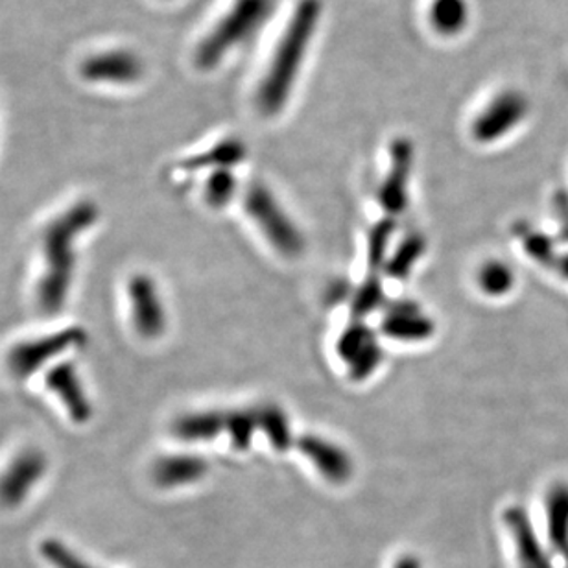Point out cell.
I'll return each mask as SVG.
<instances>
[{
    "mask_svg": "<svg viewBox=\"0 0 568 568\" xmlns=\"http://www.w3.org/2000/svg\"><path fill=\"white\" fill-rule=\"evenodd\" d=\"M383 356V349L375 339V342L367 345L366 349L362 351L361 355L356 356L355 361L347 364L349 366V377L355 383H364L381 367Z\"/></svg>",
    "mask_w": 568,
    "mask_h": 568,
    "instance_id": "cell-30",
    "label": "cell"
},
{
    "mask_svg": "<svg viewBox=\"0 0 568 568\" xmlns=\"http://www.w3.org/2000/svg\"><path fill=\"white\" fill-rule=\"evenodd\" d=\"M426 252V241L422 233H410L399 242V246L389 253L384 270L394 280H408L417 263Z\"/></svg>",
    "mask_w": 568,
    "mask_h": 568,
    "instance_id": "cell-20",
    "label": "cell"
},
{
    "mask_svg": "<svg viewBox=\"0 0 568 568\" xmlns=\"http://www.w3.org/2000/svg\"><path fill=\"white\" fill-rule=\"evenodd\" d=\"M44 384L61 400V405H63L72 422L83 425V423H88L91 419L93 406H91V400H89L88 394H85L82 378L78 375L74 364H71V362L55 364L47 373Z\"/></svg>",
    "mask_w": 568,
    "mask_h": 568,
    "instance_id": "cell-13",
    "label": "cell"
},
{
    "mask_svg": "<svg viewBox=\"0 0 568 568\" xmlns=\"http://www.w3.org/2000/svg\"><path fill=\"white\" fill-rule=\"evenodd\" d=\"M375 339H377L375 334H373L372 328L367 327L366 323L355 322L349 327L344 328V333L339 334L338 342H336V353H338L344 364H351Z\"/></svg>",
    "mask_w": 568,
    "mask_h": 568,
    "instance_id": "cell-26",
    "label": "cell"
},
{
    "mask_svg": "<svg viewBox=\"0 0 568 568\" xmlns=\"http://www.w3.org/2000/svg\"><path fill=\"white\" fill-rule=\"evenodd\" d=\"M258 430L257 419L253 410L225 412V432L230 436L231 445L239 453L252 447L255 432Z\"/></svg>",
    "mask_w": 568,
    "mask_h": 568,
    "instance_id": "cell-24",
    "label": "cell"
},
{
    "mask_svg": "<svg viewBox=\"0 0 568 568\" xmlns=\"http://www.w3.org/2000/svg\"><path fill=\"white\" fill-rule=\"evenodd\" d=\"M275 0H233L197 44L194 63L202 71H213L236 47L255 38L274 11Z\"/></svg>",
    "mask_w": 568,
    "mask_h": 568,
    "instance_id": "cell-3",
    "label": "cell"
},
{
    "mask_svg": "<svg viewBox=\"0 0 568 568\" xmlns=\"http://www.w3.org/2000/svg\"><path fill=\"white\" fill-rule=\"evenodd\" d=\"M255 419H257L258 430L264 432V436L268 437L270 445L277 453H286L294 445V436H292V425L283 408L277 405H263L255 408Z\"/></svg>",
    "mask_w": 568,
    "mask_h": 568,
    "instance_id": "cell-21",
    "label": "cell"
},
{
    "mask_svg": "<svg viewBox=\"0 0 568 568\" xmlns=\"http://www.w3.org/2000/svg\"><path fill=\"white\" fill-rule=\"evenodd\" d=\"M172 432L180 442L203 443L216 439L225 432L224 410H196L175 419Z\"/></svg>",
    "mask_w": 568,
    "mask_h": 568,
    "instance_id": "cell-17",
    "label": "cell"
},
{
    "mask_svg": "<svg viewBox=\"0 0 568 568\" xmlns=\"http://www.w3.org/2000/svg\"><path fill=\"white\" fill-rule=\"evenodd\" d=\"M322 0H300L292 11L255 94L261 115H280L284 105L288 104L314 33L322 21Z\"/></svg>",
    "mask_w": 568,
    "mask_h": 568,
    "instance_id": "cell-1",
    "label": "cell"
},
{
    "mask_svg": "<svg viewBox=\"0 0 568 568\" xmlns=\"http://www.w3.org/2000/svg\"><path fill=\"white\" fill-rule=\"evenodd\" d=\"M503 523L514 545L517 568H554L547 545L537 536L534 520L523 506L504 509Z\"/></svg>",
    "mask_w": 568,
    "mask_h": 568,
    "instance_id": "cell-9",
    "label": "cell"
},
{
    "mask_svg": "<svg viewBox=\"0 0 568 568\" xmlns=\"http://www.w3.org/2000/svg\"><path fill=\"white\" fill-rule=\"evenodd\" d=\"M394 568H423V565L414 554H403V556L395 561Z\"/></svg>",
    "mask_w": 568,
    "mask_h": 568,
    "instance_id": "cell-31",
    "label": "cell"
},
{
    "mask_svg": "<svg viewBox=\"0 0 568 568\" xmlns=\"http://www.w3.org/2000/svg\"><path fill=\"white\" fill-rule=\"evenodd\" d=\"M41 554L54 568H97L58 539H47L41 545Z\"/></svg>",
    "mask_w": 568,
    "mask_h": 568,
    "instance_id": "cell-29",
    "label": "cell"
},
{
    "mask_svg": "<svg viewBox=\"0 0 568 568\" xmlns=\"http://www.w3.org/2000/svg\"><path fill=\"white\" fill-rule=\"evenodd\" d=\"M88 342L82 327L61 328L58 333L44 334L38 338L24 339L8 353V367L11 375L24 381L47 364L65 355L67 351L78 349Z\"/></svg>",
    "mask_w": 568,
    "mask_h": 568,
    "instance_id": "cell-6",
    "label": "cell"
},
{
    "mask_svg": "<svg viewBox=\"0 0 568 568\" xmlns=\"http://www.w3.org/2000/svg\"><path fill=\"white\" fill-rule=\"evenodd\" d=\"M47 473V456L39 448H27L11 459L0 475V506L16 508L27 500Z\"/></svg>",
    "mask_w": 568,
    "mask_h": 568,
    "instance_id": "cell-8",
    "label": "cell"
},
{
    "mask_svg": "<svg viewBox=\"0 0 568 568\" xmlns=\"http://www.w3.org/2000/svg\"><path fill=\"white\" fill-rule=\"evenodd\" d=\"M530 100L519 89H504L495 94L470 122V135L480 144L508 138L530 115Z\"/></svg>",
    "mask_w": 568,
    "mask_h": 568,
    "instance_id": "cell-5",
    "label": "cell"
},
{
    "mask_svg": "<svg viewBox=\"0 0 568 568\" xmlns=\"http://www.w3.org/2000/svg\"><path fill=\"white\" fill-rule=\"evenodd\" d=\"M384 336L395 342H425L436 333V323L426 316L422 308L412 301H399L389 308L388 314L381 323Z\"/></svg>",
    "mask_w": 568,
    "mask_h": 568,
    "instance_id": "cell-14",
    "label": "cell"
},
{
    "mask_svg": "<svg viewBox=\"0 0 568 568\" xmlns=\"http://www.w3.org/2000/svg\"><path fill=\"white\" fill-rule=\"evenodd\" d=\"M556 270H558L564 280L568 281V253L559 255L558 261H556Z\"/></svg>",
    "mask_w": 568,
    "mask_h": 568,
    "instance_id": "cell-32",
    "label": "cell"
},
{
    "mask_svg": "<svg viewBox=\"0 0 568 568\" xmlns=\"http://www.w3.org/2000/svg\"><path fill=\"white\" fill-rule=\"evenodd\" d=\"M99 220V209L93 202H78L61 213L44 230V274L39 281L38 301L47 314L60 312L71 292L77 252L74 241Z\"/></svg>",
    "mask_w": 568,
    "mask_h": 568,
    "instance_id": "cell-2",
    "label": "cell"
},
{
    "mask_svg": "<svg viewBox=\"0 0 568 568\" xmlns=\"http://www.w3.org/2000/svg\"><path fill=\"white\" fill-rule=\"evenodd\" d=\"M383 303V283L378 280L377 274H373L355 290V294L351 297V312L361 322L362 317L369 316L372 312L378 311Z\"/></svg>",
    "mask_w": 568,
    "mask_h": 568,
    "instance_id": "cell-25",
    "label": "cell"
},
{
    "mask_svg": "<svg viewBox=\"0 0 568 568\" xmlns=\"http://www.w3.org/2000/svg\"><path fill=\"white\" fill-rule=\"evenodd\" d=\"M209 473L207 459L196 454H166L153 464L152 478L161 489L192 486Z\"/></svg>",
    "mask_w": 568,
    "mask_h": 568,
    "instance_id": "cell-15",
    "label": "cell"
},
{
    "mask_svg": "<svg viewBox=\"0 0 568 568\" xmlns=\"http://www.w3.org/2000/svg\"><path fill=\"white\" fill-rule=\"evenodd\" d=\"M82 74L89 82L130 85L141 80L144 63L132 50H108L83 61Z\"/></svg>",
    "mask_w": 568,
    "mask_h": 568,
    "instance_id": "cell-11",
    "label": "cell"
},
{
    "mask_svg": "<svg viewBox=\"0 0 568 568\" xmlns=\"http://www.w3.org/2000/svg\"><path fill=\"white\" fill-rule=\"evenodd\" d=\"M476 284L481 294L487 297L503 300L506 295L511 294L517 286V274L508 263H504L500 258H489L478 268Z\"/></svg>",
    "mask_w": 568,
    "mask_h": 568,
    "instance_id": "cell-19",
    "label": "cell"
},
{
    "mask_svg": "<svg viewBox=\"0 0 568 568\" xmlns=\"http://www.w3.org/2000/svg\"><path fill=\"white\" fill-rule=\"evenodd\" d=\"M295 447L311 462L323 480L333 486H344L355 475V462L338 443L317 434H303L295 439Z\"/></svg>",
    "mask_w": 568,
    "mask_h": 568,
    "instance_id": "cell-7",
    "label": "cell"
},
{
    "mask_svg": "<svg viewBox=\"0 0 568 568\" xmlns=\"http://www.w3.org/2000/svg\"><path fill=\"white\" fill-rule=\"evenodd\" d=\"M246 158V148L244 142L236 139H227V141L219 142L216 146L211 148L207 152L202 153L200 158H192L186 161L183 170H233L235 164L241 163Z\"/></svg>",
    "mask_w": 568,
    "mask_h": 568,
    "instance_id": "cell-22",
    "label": "cell"
},
{
    "mask_svg": "<svg viewBox=\"0 0 568 568\" xmlns=\"http://www.w3.org/2000/svg\"><path fill=\"white\" fill-rule=\"evenodd\" d=\"M244 207L253 224L263 233L270 246L284 258L300 257L305 250V236L297 230L294 220L281 207L274 192L264 185L250 186L244 196Z\"/></svg>",
    "mask_w": 568,
    "mask_h": 568,
    "instance_id": "cell-4",
    "label": "cell"
},
{
    "mask_svg": "<svg viewBox=\"0 0 568 568\" xmlns=\"http://www.w3.org/2000/svg\"><path fill=\"white\" fill-rule=\"evenodd\" d=\"M520 246L525 247L528 257L542 266H556L559 253L554 247V242L541 231L520 230Z\"/></svg>",
    "mask_w": 568,
    "mask_h": 568,
    "instance_id": "cell-28",
    "label": "cell"
},
{
    "mask_svg": "<svg viewBox=\"0 0 568 568\" xmlns=\"http://www.w3.org/2000/svg\"><path fill=\"white\" fill-rule=\"evenodd\" d=\"M135 331L144 339H158L166 328V312L158 284L146 274L133 275L128 284Z\"/></svg>",
    "mask_w": 568,
    "mask_h": 568,
    "instance_id": "cell-10",
    "label": "cell"
},
{
    "mask_svg": "<svg viewBox=\"0 0 568 568\" xmlns=\"http://www.w3.org/2000/svg\"><path fill=\"white\" fill-rule=\"evenodd\" d=\"M412 146L408 141L395 142L392 148L389 170L378 189V203L389 219L405 211L408 205V186L412 174Z\"/></svg>",
    "mask_w": 568,
    "mask_h": 568,
    "instance_id": "cell-12",
    "label": "cell"
},
{
    "mask_svg": "<svg viewBox=\"0 0 568 568\" xmlns=\"http://www.w3.org/2000/svg\"><path fill=\"white\" fill-rule=\"evenodd\" d=\"M426 19L437 36L456 38L469 27V0H430Z\"/></svg>",
    "mask_w": 568,
    "mask_h": 568,
    "instance_id": "cell-18",
    "label": "cell"
},
{
    "mask_svg": "<svg viewBox=\"0 0 568 568\" xmlns=\"http://www.w3.org/2000/svg\"><path fill=\"white\" fill-rule=\"evenodd\" d=\"M548 547L568 561V481L556 480L545 493Z\"/></svg>",
    "mask_w": 568,
    "mask_h": 568,
    "instance_id": "cell-16",
    "label": "cell"
},
{
    "mask_svg": "<svg viewBox=\"0 0 568 568\" xmlns=\"http://www.w3.org/2000/svg\"><path fill=\"white\" fill-rule=\"evenodd\" d=\"M394 233L395 220L388 216V219L378 220L367 235V264L369 268L375 270V274L384 268V264L388 261L389 244Z\"/></svg>",
    "mask_w": 568,
    "mask_h": 568,
    "instance_id": "cell-23",
    "label": "cell"
},
{
    "mask_svg": "<svg viewBox=\"0 0 568 568\" xmlns=\"http://www.w3.org/2000/svg\"><path fill=\"white\" fill-rule=\"evenodd\" d=\"M236 192V178L233 170H214L205 183V202L209 207L222 209L233 200Z\"/></svg>",
    "mask_w": 568,
    "mask_h": 568,
    "instance_id": "cell-27",
    "label": "cell"
}]
</instances>
